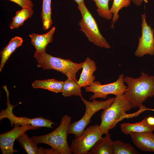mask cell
<instances>
[{
	"mask_svg": "<svg viewBox=\"0 0 154 154\" xmlns=\"http://www.w3.org/2000/svg\"><path fill=\"white\" fill-rule=\"evenodd\" d=\"M123 80L127 85L123 94L132 108H140L148 98L154 96V75L149 76L143 71L138 78L126 76Z\"/></svg>",
	"mask_w": 154,
	"mask_h": 154,
	"instance_id": "1",
	"label": "cell"
},
{
	"mask_svg": "<svg viewBox=\"0 0 154 154\" xmlns=\"http://www.w3.org/2000/svg\"><path fill=\"white\" fill-rule=\"evenodd\" d=\"M34 57L37 62V67L44 70L52 69L60 72L68 78L78 81L76 74L82 68L83 62L76 63L69 59L54 57L46 52L35 51Z\"/></svg>",
	"mask_w": 154,
	"mask_h": 154,
	"instance_id": "2",
	"label": "cell"
},
{
	"mask_svg": "<svg viewBox=\"0 0 154 154\" xmlns=\"http://www.w3.org/2000/svg\"><path fill=\"white\" fill-rule=\"evenodd\" d=\"M71 121V117L65 114L62 117L60 125L52 131L46 135L31 137L37 144H47L59 152L60 154H71L67 141L68 129Z\"/></svg>",
	"mask_w": 154,
	"mask_h": 154,
	"instance_id": "3",
	"label": "cell"
},
{
	"mask_svg": "<svg viewBox=\"0 0 154 154\" xmlns=\"http://www.w3.org/2000/svg\"><path fill=\"white\" fill-rule=\"evenodd\" d=\"M132 108L130 102L124 94L116 96L114 101L108 107L104 110L101 115L100 128L103 134L114 128L123 113Z\"/></svg>",
	"mask_w": 154,
	"mask_h": 154,
	"instance_id": "4",
	"label": "cell"
},
{
	"mask_svg": "<svg viewBox=\"0 0 154 154\" xmlns=\"http://www.w3.org/2000/svg\"><path fill=\"white\" fill-rule=\"evenodd\" d=\"M78 5L82 16L79 25L88 40L99 47L110 48V44L101 34L96 21L84 2Z\"/></svg>",
	"mask_w": 154,
	"mask_h": 154,
	"instance_id": "5",
	"label": "cell"
},
{
	"mask_svg": "<svg viewBox=\"0 0 154 154\" xmlns=\"http://www.w3.org/2000/svg\"><path fill=\"white\" fill-rule=\"evenodd\" d=\"M81 99L85 105L86 110L83 117L79 120L74 121L69 125L68 133L75 136L80 135L90 122L92 117L99 110L109 106L114 101L115 98H111L106 100L99 101L94 99L88 101L82 96Z\"/></svg>",
	"mask_w": 154,
	"mask_h": 154,
	"instance_id": "6",
	"label": "cell"
},
{
	"mask_svg": "<svg viewBox=\"0 0 154 154\" xmlns=\"http://www.w3.org/2000/svg\"><path fill=\"white\" fill-rule=\"evenodd\" d=\"M103 135L98 124L85 129L72 140L70 148L73 154H88L91 149Z\"/></svg>",
	"mask_w": 154,
	"mask_h": 154,
	"instance_id": "7",
	"label": "cell"
},
{
	"mask_svg": "<svg viewBox=\"0 0 154 154\" xmlns=\"http://www.w3.org/2000/svg\"><path fill=\"white\" fill-rule=\"evenodd\" d=\"M7 95V107L5 110H2L0 113V120L4 118H7L10 122L11 126L14 124L18 125L24 126L29 125L39 127H44L52 128V125L54 123L51 120L42 117H37L33 118L25 117H18L13 113V109L17 106L12 105L9 100V92L6 86H3Z\"/></svg>",
	"mask_w": 154,
	"mask_h": 154,
	"instance_id": "8",
	"label": "cell"
},
{
	"mask_svg": "<svg viewBox=\"0 0 154 154\" xmlns=\"http://www.w3.org/2000/svg\"><path fill=\"white\" fill-rule=\"evenodd\" d=\"M123 77L124 74H121L116 81L106 84H101L98 81L94 82L91 85L85 88V91L94 93L90 100L98 98L106 99L108 95L110 94L116 96L122 95L127 88L125 85Z\"/></svg>",
	"mask_w": 154,
	"mask_h": 154,
	"instance_id": "9",
	"label": "cell"
},
{
	"mask_svg": "<svg viewBox=\"0 0 154 154\" xmlns=\"http://www.w3.org/2000/svg\"><path fill=\"white\" fill-rule=\"evenodd\" d=\"M146 17L145 13L141 15V35L139 38L138 46L134 53L135 56L139 57L146 54L154 55L153 30L147 24Z\"/></svg>",
	"mask_w": 154,
	"mask_h": 154,
	"instance_id": "10",
	"label": "cell"
},
{
	"mask_svg": "<svg viewBox=\"0 0 154 154\" xmlns=\"http://www.w3.org/2000/svg\"><path fill=\"white\" fill-rule=\"evenodd\" d=\"M14 127L10 131L0 135V148L2 154H13L19 152L18 150L14 149V141L21 135L27 131L36 129L40 127L31 125L22 126L15 125Z\"/></svg>",
	"mask_w": 154,
	"mask_h": 154,
	"instance_id": "11",
	"label": "cell"
},
{
	"mask_svg": "<svg viewBox=\"0 0 154 154\" xmlns=\"http://www.w3.org/2000/svg\"><path fill=\"white\" fill-rule=\"evenodd\" d=\"M129 135L138 149L142 151L154 152V134L153 131L131 132Z\"/></svg>",
	"mask_w": 154,
	"mask_h": 154,
	"instance_id": "12",
	"label": "cell"
},
{
	"mask_svg": "<svg viewBox=\"0 0 154 154\" xmlns=\"http://www.w3.org/2000/svg\"><path fill=\"white\" fill-rule=\"evenodd\" d=\"M82 72L77 83L81 87L91 85L94 82L95 76L94 72L97 68L95 61L88 57L83 62Z\"/></svg>",
	"mask_w": 154,
	"mask_h": 154,
	"instance_id": "13",
	"label": "cell"
},
{
	"mask_svg": "<svg viewBox=\"0 0 154 154\" xmlns=\"http://www.w3.org/2000/svg\"><path fill=\"white\" fill-rule=\"evenodd\" d=\"M55 29V27H53L46 33L39 35L32 33L29 35L31 43L36 49L35 51L39 52H46V46L52 41Z\"/></svg>",
	"mask_w": 154,
	"mask_h": 154,
	"instance_id": "14",
	"label": "cell"
},
{
	"mask_svg": "<svg viewBox=\"0 0 154 154\" xmlns=\"http://www.w3.org/2000/svg\"><path fill=\"white\" fill-rule=\"evenodd\" d=\"M121 129L124 133L128 135L131 132L153 131L154 130V125H151L149 124L147 118H145L138 122L122 123L121 125Z\"/></svg>",
	"mask_w": 154,
	"mask_h": 154,
	"instance_id": "15",
	"label": "cell"
},
{
	"mask_svg": "<svg viewBox=\"0 0 154 154\" xmlns=\"http://www.w3.org/2000/svg\"><path fill=\"white\" fill-rule=\"evenodd\" d=\"M111 135L108 132L95 143L88 154H112Z\"/></svg>",
	"mask_w": 154,
	"mask_h": 154,
	"instance_id": "16",
	"label": "cell"
},
{
	"mask_svg": "<svg viewBox=\"0 0 154 154\" xmlns=\"http://www.w3.org/2000/svg\"><path fill=\"white\" fill-rule=\"evenodd\" d=\"M23 42V40L21 37L16 36L12 38L8 44L1 51L0 72L11 54L17 48L22 45Z\"/></svg>",
	"mask_w": 154,
	"mask_h": 154,
	"instance_id": "17",
	"label": "cell"
},
{
	"mask_svg": "<svg viewBox=\"0 0 154 154\" xmlns=\"http://www.w3.org/2000/svg\"><path fill=\"white\" fill-rule=\"evenodd\" d=\"M64 81L51 79L43 80H37L32 84L34 88H41L56 93L61 92Z\"/></svg>",
	"mask_w": 154,
	"mask_h": 154,
	"instance_id": "18",
	"label": "cell"
},
{
	"mask_svg": "<svg viewBox=\"0 0 154 154\" xmlns=\"http://www.w3.org/2000/svg\"><path fill=\"white\" fill-rule=\"evenodd\" d=\"M33 12V8H23L17 11L9 25L10 29L12 30L23 25L25 20L31 17Z\"/></svg>",
	"mask_w": 154,
	"mask_h": 154,
	"instance_id": "19",
	"label": "cell"
},
{
	"mask_svg": "<svg viewBox=\"0 0 154 154\" xmlns=\"http://www.w3.org/2000/svg\"><path fill=\"white\" fill-rule=\"evenodd\" d=\"M72 79L68 78L64 81L61 93L62 96L65 97L73 96H82L81 87L77 83Z\"/></svg>",
	"mask_w": 154,
	"mask_h": 154,
	"instance_id": "20",
	"label": "cell"
},
{
	"mask_svg": "<svg viewBox=\"0 0 154 154\" xmlns=\"http://www.w3.org/2000/svg\"><path fill=\"white\" fill-rule=\"evenodd\" d=\"M51 0H42L41 18L42 20V29L46 31L50 29L53 23L51 18Z\"/></svg>",
	"mask_w": 154,
	"mask_h": 154,
	"instance_id": "21",
	"label": "cell"
},
{
	"mask_svg": "<svg viewBox=\"0 0 154 154\" xmlns=\"http://www.w3.org/2000/svg\"><path fill=\"white\" fill-rule=\"evenodd\" d=\"M112 154H139L137 150L130 143L120 140L112 141Z\"/></svg>",
	"mask_w": 154,
	"mask_h": 154,
	"instance_id": "22",
	"label": "cell"
},
{
	"mask_svg": "<svg viewBox=\"0 0 154 154\" xmlns=\"http://www.w3.org/2000/svg\"><path fill=\"white\" fill-rule=\"evenodd\" d=\"M21 145L28 154H40L37 144L27 135L26 132L23 133L16 139Z\"/></svg>",
	"mask_w": 154,
	"mask_h": 154,
	"instance_id": "23",
	"label": "cell"
},
{
	"mask_svg": "<svg viewBox=\"0 0 154 154\" xmlns=\"http://www.w3.org/2000/svg\"><path fill=\"white\" fill-rule=\"evenodd\" d=\"M92 0L95 3L97 7L96 11L100 17L108 20L112 19L113 15L109 7V2L110 0Z\"/></svg>",
	"mask_w": 154,
	"mask_h": 154,
	"instance_id": "24",
	"label": "cell"
},
{
	"mask_svg": "<svg viewBox=\"0 0 154 154\" xmlns=\"http://www.w3.org/2000/svg\"><path fill=\"white\" fill-rule=\"evenodd\" d=\"M131 0H114L110 11L113 15L111 28L114 27V24L119 18L118 13L123 7H128L130 4Z\"/></svg>",
	"mask_w": 154,
	"mask_h": 154,
	"instance_id": "25",
	"label": "cell"
},
{
	"mask_svg": "<svg viewBox=\"0 0 154 154\" xmlns=\"http://www.w3.org/2000/svg\"><path fill=\"white\" fill-rule=\"evenodd\" d=\"M139 109L138 111L132 114H126V113L125 112L124 113L120 119L119 121H121L125 118L126 119L131 118L134 117H137L140 114L145 111H151L152 109L147 108L145 106L143 105Z\"/></svg>",
	"mask_w": 154,
	"mask_h": 154,
	"instance_id": "26",
	"label": "cell"
},
{
	"mask_svg": "<svg viewBox=\"0 0 154 154\" xmlns=\"http://www.w3.org/2000/svg\"><path fill=\"white\" fill-rule=\"evenodd\" d=\"M12 1L20 6L22 8H33L34 4L31 0H8Z\"/></svg>",
	"mask_w": 154,
	"mask_h": 154,
	"instance_id": "27",
	"label": "cell"
},
{
	"mask_svg": "<svg viewBox=\"0 0 154 154\" xmlns=\"http://www.w3.org/2000/svg\"><path fill=\"white\" fill-rule=\"evenodd\" d=\"M39 149L40 154H60L57 150L52 147L50 149H44L40 147Z\"/></svg>",
	"mask_w": 154,
	"mask_h": 154,
	"instance_id": "28",
	"label": "cell"
},
{
	"mask_svg": "<svg viewBox=\"0 0 154 154\" xmlns=\"http://www.w3.org/2000/svg\"><path fill=\"white\" fill-rule=\"evenodd\" d=\"M133 3L136 5L139 6L142 3V2L144 1L145 3H147L148 1L147 0H131Z\"/></svg>",
	"mask_w": 154,
	"mask_h": 154,
	"instance_id": "29",
	"label": "cell"
},
{
	"mask_svg": "<svg viewBox=\"0 0 154 154\" xmlns=\"http://www.w3.org/2000/svg\"><path fill=\"white\" fill-rule=\"evenodd\" d=\"M147 121L149 124L151 125H154V117L150 116L147 118Z\"/></svg>",
	"mask_w": 154,
	"mask_h": 154,
	"instance_id": "30",
	"label": "cell"
},
{
	"mask_svg": "<svg viewBox=\"0 0 154 154\" xmlns=\"http://www.w3.org/2000/svg\"><path fill=\"white\" fill-rule=\"evenodd\" d=\"M74 1L78 4V5L84 2V0H74Z\"/></svg>",
	"mask_w": 154,
	"mask_h": 154,
	"instance_id": "31",
	"label": "cell"
},
{
	"mask_svg": "<svg viewBox=\"0 0 154 154\" xmlns=\"http://www.w3.org/2000/svg\"><path fill=\"white\" fill-rule=\"evenodd\" d=\"M151 111L154 112V109H152Z\"/></svg>",
	"mask_w": 154,
	"mask_h": 154,
	"instance_id": "32",
	"label": "cell"
}]
</instances>
